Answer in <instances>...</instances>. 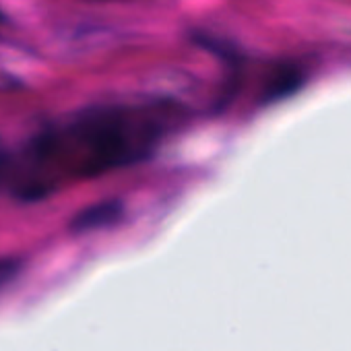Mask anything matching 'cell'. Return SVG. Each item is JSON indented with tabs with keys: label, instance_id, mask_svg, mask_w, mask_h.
<instances>
[{
	"label": "cell",
	"instance_id": "1",
	"mask_svg": "<svg viewBox=\"0 0 351 351\" xmlns=\"http://www.w3.org/2000/svg\"><path fill=\"white\" fill-rule=\"evenodd\" d=\"M186 120L167 99L120 101L87 108L40 132L17 163V195L42 199L62 184L136 165Z\"/></svg>",
	"mask_w": 351,
	"mask_h": 351
}]
</instances>
